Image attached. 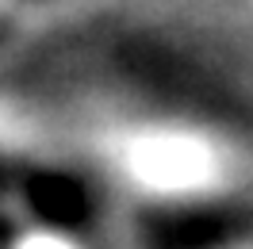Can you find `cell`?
<instances>
[{
  "instance_id": "2",
  "label": "cell",
  "mask_w": 253,
  "mask_h": 249,
  "mask_svg": "<svg viewBox=\"0 0 253 249\" xmlns=\"http://www.w3.org/2000/svg\"><path fill=\"white\" fill-rule=\"evenodd\" d=\"M12 249H77L69 238H62L58 230H31V234H23Z\"/></svg>"
},
{
  "instance_id": "1",
  "label": "cell",
  "mask_w": 253,
  "mask_h": 249,
  "mask_svg": "<svg viewBox=\"0 0 253 249\" xmlns=\"http://www.w3.org/2000/svg\"><path fill=\"white\" fill-rule=\"evenodd\" d=\"M104 150L111 176L146 203H215L242 180L234 146L204 123L126 119L108 130Z\"/></svg>"
}]
</instances>
